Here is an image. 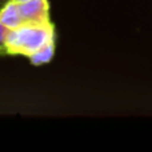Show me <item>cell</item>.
Returning <instances> with one entry per match:
<instances>
[{"instance_id":"obj_1","label":"cell","mask_w":152,"mask_h":152,"mask_svg":"<svg viewBox=\"0 0 152 152\" xmlns=\"http://www.w3.org/2000/svg\"><path fill=\"white\" fill-rule=\"evenodd\" d=\"M52 42H55V27L52 21L43 24L24 23L8 31L7 55L29 58Z\"/></svg>"},{"instance_id":"obj_2","label":"cell","mask_w":152,"mask_h":152,"mask_svg":"<svg viewBox=\"0 0 152 152\" xmlns=\"http://www.w3.org/2000/svg\"><path fill=\"white\" fill-rule=\"evenodd\" d=\"M23 23H51L50 18V3L48 0H29L19 4Z\"/></svg>"},{"instance_id":"obj_3","label":"cell","mask_w":152,"mask_h":152,"mask_svg":"<svg viewBox=\"0 0 152 152\" xmlns=\"http://www.w3.org/2000/svg\"><path fill=\"white\" fill-rule=\"evenodd\" d=\"M0 21L10 29L18 28L19 26L24 24L20 15V11H19L18 3L12 1V0L5 3V5L0 10Z\"/></svg>"},{"instance_id":"obj_4","label":"cell","mask_w":152,"mask_h":152,"mask_svg":"<svg viewBox=\"0 0 152 152\" xmlns=\"http://www.w3.org/2000/svg\"><path fill=\"white\" fill-rule=\"evenodd\" d=\"M53 55H55V42L47 44L42 50H39L34 55H31L28 58V60L32 66H43V64L50 63L53 59Z\"/></svg>"},{"instance_id":"obj_5","label":"cell","mask_w":152,"mask_h":152,"mask_svg":"<svg viewBox=\"0 0 152 152\" xmlns=\"http://www.w3.org/2000/svg\"><path fill=\"white\" fill-rule=\"evenodd\" d=\"M10 28L0 21V56L7 55V37Z\"/></svg>"},{"instance_id":"obj_6","label":"cell","mask_w":152,"mask_h":152,"mask_svg":"<svg viewBox=\"0 0 152 152\" xmlns=\"http://www.w3.org/2000/svg\"><path fill=\"white\" fill-rule=\"evenodd\" d=\"M8 1H10V0H0V10H1V8L5 5V3H8Z\"/></svg>"},{"instance_id":"obj_7","label":"cell","mask_w":152,"mask_h":152,"mask_svg":"<svg viewBox=\"0 0 152 152\" xmlns=\"http://www.w3.org/2000/svg\"><path fill=\"white\" fill-rule=\"evenodd\" d=\"M12 1L18 3V4H20V3H26V1H29V0H12Z\"/></svg>"}]
</instances>
